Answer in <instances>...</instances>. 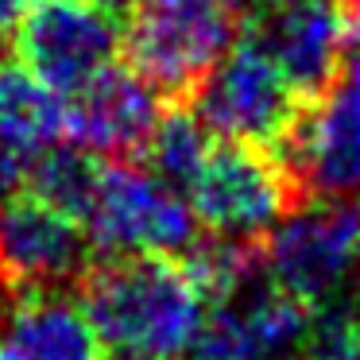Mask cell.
<instances>
[{
	"label": "cell",
	"instance_id": "6da1fadb",
	"mask_svg": "<svg viewBox=\"0 0 360 360\" xmlns=\"http://www.w3.org/2000/svg\"><path fill=\"white\" fill-rule=\"evenodd\" d=\"M78 302L105 352L120 360H186L210 310L182 256L159 252L94 259Z\"/></svg>",
	"mask_w": 360,
	"mask_h": 360
},
{
	"label": "cell",
	"instance_id": "7a4b0ae2",
	"mask_svg": "<svg viewBox=\"0 0 360 360\" xmlns=\"http://www.w3.org/2000/svg\"><path fill=\"white\" fill-rule=\"evenodd\" d=\"M186 105L210 128L213 140L252 143L267 151H279L306 112V97L283 78V70L248 32L229 43Z\"/></svg>",
	"mask_w": 360,
	"mask_h": 360
},
{
	"label": "cell",
	"instance_id": "3957f363",
	"mask_svg": "<svg viewBox=\"0 0 360 360\" xmlns=\"http://www.w3.org/2000/svg\"><path fill=\"white\" fill-rule=\"evenodd\" d=\"M186 202L198 225L213 236L264 244L267 233L306 198L279 151L217 140Z\"/></svg>",
	"mask_w": 360,
	"mask_h": 360
},
{
	"label": "cell",
	"instance_id": "277c9868",
	"mask_svg": "<svg viewBox=\"0 0 360 360\" xmlns=\"http://www.w3.org/2000/svg\"><path fill=\"white\" fill-rule=\"evenodd\" d=\"M229 12L202 0H136L124 47L128 66L159 97L190 101L198 82L233 43Z\"/></svg>",
	"mask_w": 360,
	"mask_h": 360
},
{
	"label": "cell",
	"instance_id": "5b68a950",
	"mask_svg": "<svg viewBox=\"0 0 360 360\" xmlns=\"http://www.w3.org/2000/svg\"><path fill=\"white\" fill-rule=\"evenodd\" d=\"M360 244V205L352 198H310L264 240L267 279L298 302L326 310L352 279Z\"/></svg>",
	"mask_w": 360,
	"mask_h": 360
},
{
	"label": "cell",
	"instance_id": "8992f818",
	"mask_svg": "<svg viewBox=\"0 0 360 360\" xmlns=\"http://www.w3.org/2000/svg\"><path fill=\"white\" fill-rule=\"evenodd\" d=\"M120 47V12L97 0H35L16 27L20 63L63 101L117 66Z\"/></svg>",
	"mask_w": 360,
	"mask_h": 360
},
{
	"label": "cell",
	"instance_id": "52a82bcc",
	"mask_svg": "<svg viewBox=\"0 0 360 360\" xmlns=\"http://www.w3.org/2000/svg\"><path fill=\"white\" fill-rule=\"evenodd\" d=\"M86 233L94 248L109 252V256H136V252L182 256L202 236L186 194L171 190L151 171L132 163L101 167Z\"/></svg>",
	"mask_w": 360,
	"mask_h": 360
},
{
	"label": "cell",
	"instance_id": "ba28073f",
	"mask_svg": "<svg viewBox=\"0 0 360 360\" xmlns=\"http://www.w3.org/2000/svg\"><path fill=\"white\" fill-rule=\"evenodd\" d=\"M302 198H360V47L279 148Z\"/></svg>",
	"mask_w": 360,
	"mask_h": 360
},
{
	"label": "cell",
	"instance_id": "9c48e42d",
	"mask_svg": "<svg viewBox=\"0 0 360 360\" xmlns=\"http://www.w3.org/2000/svg\"><path fill=\"white\" fill-rule=\"evenodd\" d=\"M94 264L86 225L24 194L0 205V283L12 295L78 287Z\"/></svg>",
	"mask_w": 360,
	"mask_h": 360
},
{
	"label": "cell",
	"instance_id": "30bf717a",
	"mask_svg": "<svg viewBox=\"0 0 360 360\" xmlns=\"http://www.w3.org/2000/svg\"><path fill=\"white\" fill-rule=\"evenodd\" d=\"M248 35L306 105L326 94L349 51V20L337 0H275L252 16Z\"/></svg>",
	"mask_w": 360,
	"mask_h": 360
},
{
	"label": "cell",
	"instance_id": "8fae6325",
	"mask_svg": "<svg viewBox=\"0 0 360 360\" xmlns=\"http://www.w3.org/2000/svg\"><path fill=\"white\" fill-rule=\"evenodd\" d=\"M163 105L132 66H109L86 89L66 97V140L94 151L109 163L140 159L148 136L155 132Z\"/></svg>",
	"mask_w": 360,
	"mask_h": 360
},
{
	"label": "cell",
	"instance_id": "7c38bea8",
	"mask_svg": "<svg viewBox=\"0 0 360 360\" xmlns=\"http://www.w3.org/2000/svg\"><path fill=\"white\" fill-rule=\"evenodd\" d=\"M0 360H105L82 302L27 290L0 306Z\"/></svg>",
	"mask_w": 360,
	"mask_h": 360
},
{
	"label": "cell",
	"instance_id": "4fadbf2b",
	"mask_svg": "<svg viewBox=\"0 0 360 360\" xmlns=\"http://www.w3.org/2000/svg\"><path fill=\"white\" fill-rule=\"evenodd\" d=\"M66 136V101L24 63H0V143L39 151Z\"/></svg>",
	"mask_w": 360,
	"mask_h": 360
},
{
	"label": "cell",
	"instance_id": "5bb4252c",
	"mask_svg": "<svg viewBox=\"0 0 360 360\" xmlns=\"http://www.w3.org/2000/svg\"><path fill=\"white\" fill-rule=\"evenodd\" d=\"M101 159L94 151L78 148L74 140H55L39 148L27 163V194L39 198L43 205L66 213V217L86 225L89 205L97 198V182H101Z\"/></svg>",
	"mask_w": 360,
	"mask_h": 360
},
{
	"label": "cell",
	"instance_id": "9a60e30c",
	"mask_svg": "<svg viewBox=\"0 0 360 360\" xmlns=\"http://www.w3.org/2000/svg\"><path fill=\"white\" fill-rule=\"evenodd\" d=\"M213 136L210 128L198 120L194 109H186V101H179L171 112H163L155 124V132L148 136L140 151L143 171H151L159 182H167L179 194H190L194 179L202 174L205 159L213 151Z\"/></svg>",
	"mask_w": 360,
	"mask_h": 360
},
{
	"label": "cell",
	"instance_id": "2e32d148",
	"mask_svg": "<svg viewBox=\"0 0 360 360\" xmlns=\"http://www.w3.org/2000/svg\"><path fill=\"white\" fill-rule=\"evenodd\" d=\"M298 360H360V318L356 314H318L314 337Z\"/></svg>",
	"mask_w": 360,
	"mask_h": 360
},
{
	"label": "cell",
	"instance_id": "e0dca14e",
	"mask_svg": "<svg viewBox=\"0 0 360 360\" xmlns=\"http://www.w3.org/2000/svg\"><path fill=\"white\" fill-rule=\"evenodd\" d=\"M27 163H32V151H20V148H12V143H0V205L8 202V198L24 194Z\"/></svg>",
	"mask_w": 360,
	"mask_h": 360
},
{
	"label": "cell",
	"instance_id": "ac0fdd59",
	"mask_svg": "<svg viewBox=\"0 0 360 360\" xmlns=\"http://www.w3.org/2000/svg\"><path fill=\"white\" fill-rule=\"evenodd\" d=\"M202 4H213V8L229 12V16H240V12L256 16L259 8H267V4H275V0H202Z\"/></svg>",
	"mask_w": 360,
	"mask_h": 360
},
{
	"label": "cell",
	"instance_id": "d6986e66",
	"mask_svg": "<svg viewBox=\"0 0 360 360\" xmlns=\"http://www.w3.org/2000/svg\"><path fill=\"white\" fill-rule=\"evenodd\" d=\"M345 20H349V39L360 47V0H349V4H345Z\"/></svg>",
	"mask_w": 360,
	"mask_h": 360
},
{
	"label": "cell",
	"instance_id": "ffe728a7",
	"mask_svg": "<svg viewBox=\"0 0 360 360\" xmlns=\"http://www.w3.org/2000/svg\"><path fill=\"white\" fill-rule=\"evenodd\" d=\"M97 4H105V8H112V12H120V8H132L136 0H97Z\"/></svg>",
	"mask_w": 360,
	"mask_h": 360
},
{
	"label": "cell",
	"instance_id": "44dd1931",
	"mask_svg": "<svg viewBox=\"0 0 360 360\" xmlns=\"http://www.w3.org/2000/svg\"><path fill=\"white\" fill-rule=\"evenodd\" d=\"M352 279L360 283V244H356V259H352Z\"/></svg>",
	"mask_w": 360,
	"mask_h": 360
}]
</instances>
